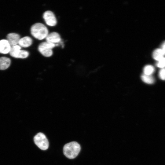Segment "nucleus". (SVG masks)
Listing matches in <instances>:
<instances>
[{
  "mask_svg": "<svg viewBox=\"0 0 165 165\" xmlns=\"http://www.w3.org/2000/svg\"><path fill=\"white\" fill-rule=\"evenodd\" d=\"M7 40L8 41L11 46H16L18 44L20 39V35L15 33H10L7 36Z\"/></svg>",
  "mask_w": 165,
  "mask_h": 165,
  "instance_id": "obj_7",
  "label": "nucleus"
},
{
  "mask_svg": "<svg viewBox=\"0 0 165 165\" xmlns=\"http://www.w3.org/2000/svg\"><path fill=\"white\" fill-rule=\"evenodd\" d=\"M11 47L7 40H0V53L6 54L9 53Z\"/></svg>",
  "mask_w": 165,
  "mask_h": 165,
  "instance_id": "obj_8",
  "label": "nucleus"
},
{
  "mask_svg": "<svg viewBox=\"0 0 165 165\" xmlns=\"http://www.w3.org/2000/svg\"><path fill=\"white\" fill-rule=\"evenodd\" d=\"M46 39L47 42L54 44L59 42L61 40V37L59 34L55 32L48 34Z\"/></svg>",
  "mask_w": 165,
  "mask_h": 165,
  "instance_id": "obj_9",
  "label": "nucleus"
},
{
  "mask_svg": "<svg viewBox=\"0 0 165 165\" xmlns=\"http://www.w3.org/2000/svg\"><path fill=\"white\" fill-rule=\"evenodd\" d=\"M155 71L154 67L150 65H147L145 66L143 70V74L147 75H152Z\"/></svg>",
  "mask_w": 165,
  "mask_h": 165,
  "instance_id": "obj_14",
  "label": "nucleus"
},
{
  "mask_svg": "<svg viewBox=\"0 0 165 165\" xmlns=\"http://www.w3.org/2000/svg\"><path fill=\"white\" fill-rule=\"evenodd\" d=\"M160 49L163 51L164 55H165V41H164L162 43Z\"/></svg>",
  "mask_w": 165,
  "mask_h": 165,
  "instance_id": "obj_17",
  "label": "nucleus"
},
{
  "mask_svg": "<svg viewBox=\"0 0 165 165\" xmlns=\"http://www.w3.org/2000/svg\"><path fill=\"white\" fill-rule=\"evenodd\" d=\"M21 47L18 45L12 46L9 52L10 55L16 58H25L29 55L28 51L21 50Z\"/></svg>",
  "mask_w": 165,
  "mask_h": 165,
  "instance_id": "obj_5",
  "label": "nucleus"
},
{
  "mask_svg": "<svg viewBox=\"0 0 165 165\" xmlns=\"http://www.w3.org/2000/svg\"><path fill=\"white\" fill-rule=\"evenodd\" d=\"M164 56L163 53L160 48L155 50L152 53L153 59L157 61H158L164 57Z\"/></svg>",
  "mask_w": 165,
  "mask_h": 165,
  "instance_id": "obj_12",
  "label": "nucleus"
},
{
  "mask_svg": "<svg viewBox=\"0 0 165 165\" xmlns=\"http://www.w3.org/2000/svg\"><path fill=\"white\" fill-rule=\"evenodd\" d=\"M32 41V39L30 37L25 36L20 39L18 44L20 46L27 47L31 45Z\"/></svg>",
  "mask_w": 165,
  "mask_h": 165,
  "instance_id": "obj_10",
  "label": "nucleus"
},
{
  "mask_svg": "<svg viewBox=\"0 0 165 165\" xmlns=\"http://www.w3.org/2000/svg\"><path fill=\"white\" fill-rule=\"evenodd\" d=\"M11 63L10 59L6 57H0V69L4 70L7 68Z\"/></svg>",
  "mask_w": 165,
  "mask_h": 165,
  "instance_id": "obj_11",
  "label": "nucleus"
},
{
  "mask_svg": "<svg viewBox=\"0 0 165 165\" xmlns=\"http://www.w3.org/2000/svg\"><path fill=\"white\" fill-rule=\"evenodd\" d=\"M141 78L143 81L148 84H153L155 81L154 77L152 75H147L143 74L141 76Z\"/></svg>",
  "mask_w": 165,
  "mask_h": 165,
  "instance_id": "obj_13",
  "label": "nucleus"
},
{
  "mask_svg": "<svg viewBox=\"0 0 165 165\" xmlns=\"http://www.w3.org/2000/svg\"><path fill=\"white\" fill-rule=\"evenodd\" d=\"M31 32L33 36L39 40L46 38L48 34V31L46 26L39 23L32 25L31 28Z\"/></svg>",
  "mask_w": 165,
  "mask_h": 165,
  "instance_id": "obj_2",
  "label": "nucleus"
},
{
  "mask_svg": "<svg viewBox=\"0 0 165 165\" xmlns=\"http://www.w3.org/2000/svg\"><path fill=\"white\" fill-rule=\"evenodd\" d=\"M156 66L161 68H165V57H163L160 60L157 61L156 63Z\"/></svg>",
  "mask_w": 165,
  "mask_h": 165,
  "instance_id": "obj_15",
  "label": "nucleus"
},
{
  "mask_svg": "<svg viewBox=\"0 0 165 165\" xmlns=\"http://www.w3.org/2000/svg\"><path fill=\"white\" fill-rule=\"evenodd\" d=\"M34 140L35 144L41 149L45 150L49 146V143L45 135L42 133H39L34 137Z\"/></svg>",
  "mask_w": 165,
  "mask_h": 165,
  "instance_id": "obj_3",
  "label": "nucleus"
},
{
  "mask_svg": "<svg viewBox=\"0 0 165 165\" xmlns=\"http://www.w3.org/2000/svg\"><path fill=\"white\" fill-rule=\"evenodd\" d=\"M54 43L44 42L40 43L38 47L39 52L44 56L49 57L53 54L52 49L55 46Z\"/></svg>",
  "mask_w": 165,
  "mask_h": 165,
  "instance_id": "obj_4",
  "label": "nucleus"
},
{
  "mask_svg": "<svg viewBox=\"0 0 165 165\" xmlns=\"http://www.w3.org/2000/svg\"><path fill=\"white\" fill-rule=\"evenodd\" d=\"M43 18L46 23L49 26H53L57 24L56 18L51 11H47L45 12L43 14Z\"/></svg>",
  "mask_w": 165,
  "mask_h": 165,
  "instance_id": "obj_6",
  "label": "nucleus"
},
{
  "mask_svg": "<svg viewBox=\"0 0 165 165\" xmlns=\"http://www.w3.org/2000/svg\"><path fill=\"white\" fill-rule=\"evenodd\" d=\"M80 149V146L78 143L76 141H72L64 146L63 153L68 158L73 159L78 156Z\"/></svg>",
  "mask_w": 165,
  "mask_h": 165,
  "instance_id": "obj_1",
  "label": "nucleus"
},
{
  "mask_svg": "<svg viewBox=\"0 0 165 165\" xmlns=\"http://www.w3.org/2000/svg\"><path fill=\"white\" fill-rule=\"evenodd\" d=\"M159 76L160 79L165 80V68H161L159 72Z\"/></svg>",
  "mask_w": 165,
  "mask_h": 165,
  "instance_id": "obj_16",
  "label": "nucleus"
}]
</instances>
